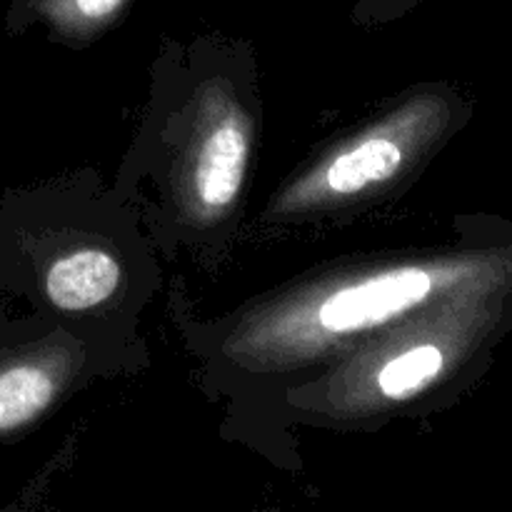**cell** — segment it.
Segmentation results:
<instances>
[{"mask_svg":"<svg viewBox=\"0 0 512 512\" xmlns=\"http://www.w3.org/2000/svg\"><path fill=\"white\" fill-rule=\"evenodd\" d=\"M433 288L435 280L428 270H388L330 293L318 305L315 318L328 333H358V330L378 328L425 303Z\"/></svg>","mask_w":512,"mask_h":512,"instance_id":"1","label":"cell"},{"mask_svg":"<svg viewBox=\"0 0 512 512\" xmlns=\"http://www.w3.org/2000/svg\"><path fill=\"white\" fill-rule=\"evenodd\" d=\"M248 155L250 135L238 118L223 120L210 130L193 173V188L203 208L225 210L235 203L248 170Z\"/></svg>","mask_w":512,"mask_h":512,"instance_id":"2","label":"cell"},{"mask_svg":"<svg viewBox=\"0 0 512 512\" xmlns=\"http://www.w3.org/2000/svg\"><path fill=\"white\" fill-rule=\"evenodd\" d=\"M120 285V265L105 250L85 248L55 260L45 273V295L60 310H88L108 300Z\"/></svg>","mask_w":512,"mask_h":512,"instance_id":"3","label":"cell"},{"mask_svg":"<svg viewBox=\"0 0 512 512\" xmlns=\"http://www.w3.org/2000/svg\"><path fill=\"white\" fill-rule=\"evenodd\" d=\"M0 345V438L28 428L53 405L58 380L45 365Z\"/></svg>","mask_w":512,"mask_h":512,"instance_id":"4","label":"cell"},{"mask_svg":"<svg viewBox=\"0 0 512 512\" xmlns=\"http://www.w3.org/2000/svg\"><path fill=\"white\" fill-rule=\"evenodd\" d=\"M403 155V145L390 135H368L330 160L323 183L335 195L363 193L370 185L393 178Z\"/></svg>","mask_w":512,"mask_h":512,"instance_id":"5","label":"cell"},{"mask_svg":"<svg viewBox=\"0 0 512 512\" xmlns=\"http://www.w3.org/2000/svg\"><path fill=\"white\" fill-rule=\"evenodd\" d=\"M443 368V353L435 345H418L390 360L378 373V390L385 398H408L435 380Z\"/></svg>","mask_w":512,"mask_h":512,"instance_id":"6","label":"cell"},{"mask_svg":"<svg viewBox=\"0 0 512 512\" xmlns=\"http://www.w3.org/2000/svg\"><path fill=\"white\" fill-rule=\"evenodd\" d=\"M50 3H58L60 10H70L80 20L93 23V20H105L113 13H118L125 0H50Z\"/></svg>","mask_w":512,"mask_h":512,"instance_id":"7","label":"cell"}]
</instances>
